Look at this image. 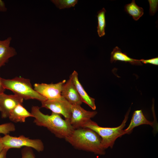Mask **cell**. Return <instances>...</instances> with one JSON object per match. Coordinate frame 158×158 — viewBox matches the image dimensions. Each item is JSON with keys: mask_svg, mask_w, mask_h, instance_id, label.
Returning a JSON list of instances; mask_svg holds the SVG:
<instances>
[{"mask_svg": "<svg viewBox=\"0 0 158 158\" xmlns=\"http://www.w3.org/2000/svg\"><path fill=\"white\" fill-rule=\"evenodd\" d=\"M31 113L36 125L47 128L58 138H66L75 129L69 119H62L59 114L52 112L50 115L45 114L41 112L37 106H32Z\"/></svg>", "mask_w": 158, "mask_h": 158, "instance_id": "6da1fadb", "label": "cell"}, {"mask_svg": "<svg viewBox=\"0 0 158 158\" xmlns=\"http://www.w3.org/2000/svg\"><path fill=\"white\" fill-rule=\"evenodd\" d=\"M75 148L99 155H104L105 150L101 143V138L95 131L87 128L74 129L71 134L65 139Z\"/></svg>", "mask_w": 158, "mask_h": 158, "instance_id": "7a4b0ae2", "label": "cell"}, {"mask_svg": "<svg viewBox=\"0 0 158 158\" xmlns=\"http://www.w3.org/2000/svg\"><path fill=\"white\" fill-rule=\"evenodd\" d=\"M130 111V110L127 112L121 124L118 127L114 128L101 127L91 119L87 122L82 128H90L96 132L101 138L102 145L104 149L105 150L109 147L112 148L115 141L118 138L127 134L123 128L126 126Z\"/></svg>", "mask_w": 158, "mask_h": 158, "instance_id": "3957f363", "label": "cell"}, {"mask_svg": "<svg viewBox=\"0 0 158 158\" xmlns=\"http://www.w3.org/2000/svg\"><path fill=\"white\" fill-rule=\"evenodd\" d=\"M1 81L5 89L11 90L15 95L23 99H35L41 102L47 99L34 90L29 79L20 77H16L12 79L1 78Z\"/></svg>", "mask_w": 158, "mask_h": 158, "instance_id": "277c9868", "label": "cell"}, {"mask_svg": "<svg viewBox=\"0 0 158 158\" xmlns=\"http://www.w3.org/2000/svg\"><path fill=\"white\" fill-rule=\"evenodd\" d=\"M1 139L4 148L8 150L28 147L40 152L43 151L44 149L43 143L41 140L31 139L23 135L15 137L7 134L2 137Z\"/></svg>", "mask_w": 158, "mask_h": 158, "instance_id": "5b68a950", "label": "cell"}, {"mask_svg": "<svg viewBox=\"0 0 158 158\" xmlns=\"http://www.w3.org/2000/svg\"><path fill=\"white\" fill-rule=\"evenodd\" d=\"M41 107L49 109L53 112L62 115L66 119H70L72 105L61 95L53 99L41 102Z\"/></svg>", "mask_w": 158, "mask_h": 158, "instance_id": "8992f818", "label": "cell"}, {"mask_svg": "<svg viewBox=\"0 0 158 158\" xmlns=\"http://www.w3.org/2000/svg\"><path fill=\"white\" fill-rule=\"evenodd\" d=\"M97 114L96 111L85 110L80 105H72L71 115L69 119L71 125L75 129L82 128L91 118Z\"/></svg>", "mask_w": 158, "mask_h": 158, "instance_id": "52a82bcc", "label": "cell"}, {"mask_svg": "<svg viewBox=\"0 0 158 158\" xmlns=\"http://www.w3.org/2000/svg\"><path fill=\"white\" fill-rule=\"evenodd\" d=\"M66 80H64L56 83H35L34 89L47 99H53L61 96L63 85Z\"/></svg>", "mask_w": 158, "mask_h": 158, "instance_id": "ba28073f", "label": "cell"}, {"mask_svg": "<svg viewBox=\"0 0 158 158\" xmlns=\"http://www.w3.org/2000/svg\"><path fill=\"white\" fill-rule=\"evenodd\" d=\"M23 99L16 95L0 94V112L2 118H8L11 111L19 104H23Z\"/></svg>", "mask_w": 158, "mask_h": 158, "instance_id": "9c48e42d", "label": "cell"}, {"mask_svg": "<svg viewBox=\"0 0 158 158\" xmlns=\"http://www.w3.org/2000/svg\"><path fill=\"white\" fill-rule=\"evenodd\" d=\"M61 95L72 105H81L82 103L70 76L63 85Z\"/></svg>", "mask_w": 158, "mask_h": 158, "instance_id": "30bf717a", "label": "cell"}, {"mask_svg": "<svg viewBox=\"0 0 158 158\" xmlns=\"http://www.w3.org/2000/svg\"><path fill=\"white\" fill-rule=\"evenodd\" d=\"M12 38L9 37L4 40L0 39V68L9 59L17 54L15 48L10 46Z\"/></svg>", "mask_w": 158, "mask_h": 158, "instance_id": "8fae6325", "label": "cell"}, {"mask_svg": "<svg viewBox=\"0 0 158 158\" xmlns=\"http://www.w3.org/2000/svg\"><path fill=\"white\" fill-rule=\"evenodd\" d=\"M70 76L82 102L87 104L93 110H95L96 106L95 103V99L90 97L83 87L79 80L77 72L74 71Z\"/></svg>", "mask_w": 158, "mask_h": 158, "instance_id": "7c38bea8", "label": "cell"}, {"mask_svg": "<svg viewBox=\"0 0 158 158\" xmlns=\"http://www.w3.org/2000/svg\"><path fill=\"white\" fill-rule=\"evenodd\" d=\"M29 117H33L31 113L24 107L23 104H19L11 111L8 118L12 122L23 123Z\"/></svg>", "mask_w": 158, "mask_h": 158, "instance_id": "4fadbf2b", "label": "cell"}, {"mask_svg": "<svg viewBox=\"0 0 158 158\" xmlns=\"http://www.w3.org/2000/svg\"><path fill=\"white\" fill-rule=\"evenodd\" d=\"M153 123L148 120L144 115L142 110H137L133 113L129 125L124 130L127 134L131 132L135 127L143 124L148 125L152 126Z\"/></svg>", "mask_w": 158, "mask_h": 158, "instance_id": "5bb4252c", "label": "cell"}, {"mask_svg": "<svg viewBox=\"0 0 158 158\" xmlns=\"http://www.w3.org/2000/svg\"><path fill=\"white\" fill-rule=\"evenodd\" d=\"M117 61L128 62L132 65H141L142 63L140 60L135 59L129 57L126 53L122 52L118 47H115L111 53L110 62L113 63Z\"/></svg>", "mask_w": 158, "mask_h": 158, "instance_id": "9a60e30c", "label": "cell"}, {"mask_svg": "<svg viewBox=\"0 0 158 158\" xmlns=\"http://www.w3.org/2000/svg\"><path fill=\"white\" fill-rule=\"evenodd\" d=\"M124 10L135 21L138 20L144 14L143 9L137 5L134 0L125 6Z\"/></svg>", "mask_w": 158, "mask_h": 158, "instance_id": "2e32d148", "label": "cell"}, {"mask_svg": "<svg viewBox=\"0 0 158 158\" xmlns=\"http://www.w3.org/2000/svg\"><path fill=\"white\" fill-rule=\"evenodd\" d=\"M106 12L105 9L103 8L97 13V17L98 20L97 32L99 37H102L105 34L106 23L105 13Z\"/></svg>", "mask_w": 158, "mask_h": 158, "instance_id": "e0dca14e", "label": "cell"}, {"mask_svg": "<svg viewBox=\"0 0 158 158\" xmlns=\"http://www.w3.org/2000/svg\"><path fill=\"white\" fill-rule=\"evenodd\" d=\"M55 6L59 9L74 7L78 2L77 0H51Z\"/></svg>", "mask_w": 158, "mask_h": 158, "instance_id": "ac0fdd59", "label": "cell"}, {"mask_svg": "<svg viewBox=\"0 0 158 158\" xmlns=\"http://www.w3.org/2000/svg\"><path fill=\"white\" fill-rule=\"evenodd\" d=\"M15 130V126L12 123H7L0 125V134L5 135Z\"/></svg>", "mask_w": 158, "mask_h": 158, "instance_id": "d6986e66", "label": "cell"}, {"mask_svg": "<svg viewBox=\"0 0 158 158\" xmlns=\"http://www.w3.org/2000/svg\"><path fill=\"white\" fill-rule=\"evenodd\" d=\"M21 157L20 158H35V156L32 148L24 147L21 151Z\"/></svg>", "mask_w": 158, "mask_h": 158, "instance_id": "ffe728a7", "label": "cell"}, {"mask_svg": "<svg viewBox=\"0 0 158 158\" xmlns=\"http://www.w3.org/2000/svg\"><path fill=\"white\" fill-rule=\"evenodd\" d=\"M150 4V14L154 15L158 9V0H148Z\"/></svg>", "mask_w": 158, "mask_h": 158, "instance_id": "44dd1931", "label": "cell"}, {"mask_svg": "<svg viewBox=\"0 0 158 158\" xmlns=\"http://www.w3.org/2000/svg\"><path fill=\"white\" fill-rule=\"evenodd\" d=\"M140 61L144 64L150 63L155 65H158V57L148 59H141Z\"/></svg>", "mask_w": 158, "mask_h": 158, "instance_id": "7402d4cb", "label": "cell"}, {"mask_svg": "<svg viewBox=\"0 0 158 158\" xmlns=\"http://www.w3.org/2000/svg\"><path fill=\"white\" fill-rule=\"evenodd\" d=\"M7 8L4 2L2 0H0V12H5L7 11Z\"/></svg>", "mask_w": 158, "mask_h": 158, "instance_id": "603a6c76", "label": "cell"}, {"mask_svg": "<svg viewBox=\"0 0 158 158\" xmlns=\"http://www.w3.org/2000/svg\"><path fill=\"white\" fill-rule=\"evenodd\" d=\"M8 150L7 149L4 148L0 153V158H7V153Z\"/></svg>", "mask_w": 158, "mask_h": 158, "instance_id": "cb8c5ba5", "label": "cell"}, {"mask_svg": "<svg viewBox=\"0 0 158 158\" xmlns=\"http://www.w3.org/2000/svg\"><path fill=\"white\" fill-rule=\"evenodd\" d=\"M1 78L0 77V94L4 93L5 89L3 87L1 81Z\"/></svg>", "mask_w": 158, "mask_h": 158, "instance_id": "d4e9b609", "label": "cell"}, {"mask_svg": "<svg viewBox=\"0 0 158 158\" xmlns=\"http://www.w3.org/2000/svg\"><path fill=\"white\" fill-rule=\"evenodd\" d=\"M1 138L2 137L0 136V153L4 149V145L2 141Z\"/></svg>", "mask_w": 158, "mask_h": 158, "instance_id": "484cf974", "label": "cell"}]
</instances>
